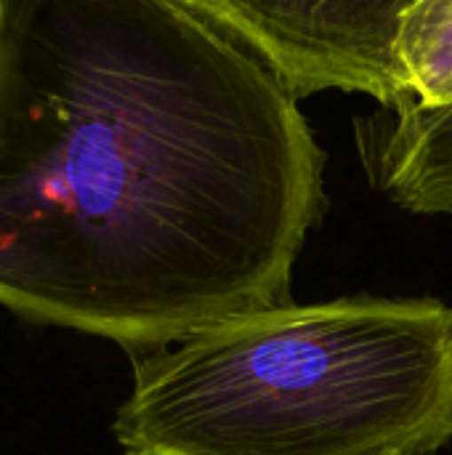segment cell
<instances>
[{
    "label": "cell",
    "instance_id": "1",
    "mask_svg": "<svg viewBox=\"0 0 452 455\" xmlns=\"http://www.w3.org/2000/svg\"><path fill=\"white\" fill-rule=\"evenodd\" d=\"M298 96L186 0H0V307L131 357L288 304Z\"/></svg>",
    "mask_w": 452,
    "mask_h": 455
},
{
    "label": "cell",
    "instance_id": "2",
    "mask_svg": "<svg viewBox=\"0 0 452 455\" xmlns=\"http://www.w3.org/2000/svg\"><path fill=\"white\" fill-rule=\"evenodd\" d=\"M125 455H434L452 440V307L277 304L133 357Z\"/></svg>",
    "mask_w": 452,
    "mask_h": 455
},
{
    "label": "cell",
    "instance_id": "3",
    "mask_svg": "<svg viewBox=\"0 0 452 455\" xmlns=\"http://www.w3.org/2000/svg\"><path fill=\"white\" fill-rule=\"evenodd\" d=\"M264 59L298 96L365 93L402 101L397 35L418 0H186Z\"/></svg>",
    "mask_w": 452,
    "mask_h": 455
},
{
    "label": "cell",
    "instance_id": "4",
    "mask_svg": "<svg viewBox=\"0 0 452 455\" xmlns=\"http://www.w3.org/2000/svg\"><path fill=\"white\" fill-rule=\"evenodd\" d=\"M397 72L402 83L400 104L450 109L452 0H418L402 16L397 35Z\"/></svg>",
    "mask_w": 452,
    "mask_h": 455
},
{
    "label": "cell",
    "instance_id": "5",
    "mask_svg": "<svg viewBox=\"0 0 452 455\" xmlns=\"http://www.w3.org/2000/svg\"><path fill=\"white\" fill-rule=\"evenodd\" d=\"M418 149L434 181L452 200V107L424 109L418 115Z\"/></svg>",
    "mask_w": 452,
    "mask_h": 455
}]
</instances>
